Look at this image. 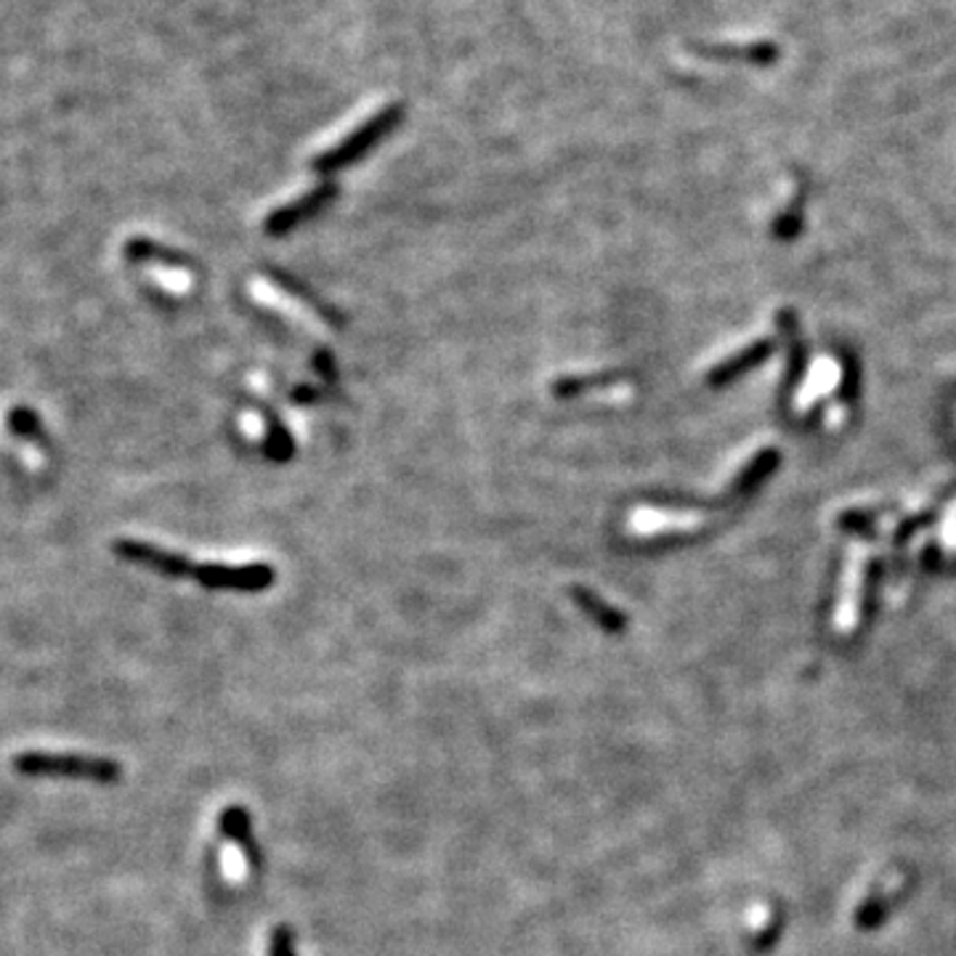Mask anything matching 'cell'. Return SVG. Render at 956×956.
Masks as SVG:
<instances>
[{"label": "cell", "instance_id": "7a4b0ae2", "mask_svg": "<svg viewBox=\"0 0 956 956\" xmlns=\"http://www.w3.org/2000/svg\"><path fill=\"white\" fill-rule=\"evenodd\" d=\"M402 120V110L399 106H391V110H382L380 115H375L373 120H367L364 125H358L354 134L345 136L343 141L335 143L332 149H327L325 154L314 158V167L316 171H338V167L354 163V160L362 158L375 141H380L393 125Z\"/></svg>", "mask_w": 956, "mask_h": 956}, {"label": "cell", "instance_id": "8992f818", "mask_svg": "<svg viewBox=\"0 0 956 956\" xmlns=\"http://www.w3.org/2000/svg\"><path fill=\"white\" fill-rule=\"evenodd\" d=\"M890 893H893V890H888V893H884V895H875V898H869L864 906H860L858 928H864V930L877 928V924H880L882 919L888 917L890 904H893V895H890Z\"/></svg>", "mask_w": 956, "mask_h": 956}, {"label": "cell", "instance_id": "5b68a950", "mask_svg": "<svg viewBox=\"0 0 956 956\" xmlns=\"http://www.w3.org/2000/svg\"><path fill=\"white\" fill-rule=\"evenodd\" d=\"M574 598H577L579 606H582L584 612H588L590 617L598 621V625L606 627V630H621V625H625L621 614L614 612V608H608L606 603L601 601V598L588 593V590H574Z\"/></svg>", "mask_w": 956, "mask_h": 956}, {"label": "cell", "instance_id": "3957f363", "mask_svg": "<svg viewBox=\"0 0 956 956\" xmlns=\"http://www.w3.org/2000/svg\"><path fill=\"white\" fill-rule=\"evenodd\" d=\"M332 197H335V189L330 187V184H327V187L311 189L309 194L298 197V200L287 202V205L268 213L266 221H263V229H266L268 235H285V231L295 229L298 224H303V221H309L311 215L319 213L322 207L330 205Z\"/></svg>", "mask_w": 956, "mask_h": 956}, {"label": "cell", "instance_id": "277c9868", "mask_svg": "<svg viewBox=\"0 0 956 956\" xmlns=\"http://www.w3.org/2000/svg\"><path fill=\"white\" fill-rule=\"evenodd\" d=\"M221 832H224L226 840H231L235 845H239V851L244 853L248 864L253 869L261 866V847L255 842L253 834V821H250L248 810L242 805H229L224 813H221Z\"/></svg>", "mask_w": 956, "mask_h": 956}, {"label": "cell", "instance_id": "52a82bcc", "mask_svg": "<svg viewBox=\"0 0 956 956\" xmlns=\"http://www.w3.org/2000/svg\"><path fill=\"white\" fill-rule=\"evenodd\" d=\"M268 954L272 956H295L292 952V932L290 928H274L272 930V943H268Z\"/></svg>", "mask_w": 956, "mask_h": 956}, {"label": "cell", "instance_id": "6da1fadb", "mask_svg": "<svg viewBox=\"0 0 956 956\" xmlns=\"http://www.w3.org/2000/svg\"><path fill=\"white\" fill-rule=\"evenodd\" d=\"M16 770L24 776H64V779L88 781H117L120 765L104 757L83 755H51V752H24L14 760Z\"/></svg>", "mask_w": 956, "mask_h": 956}]
</instances>
